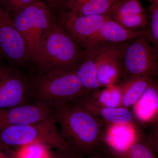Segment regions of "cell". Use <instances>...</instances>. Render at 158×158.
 Returning a JSON list of instances; mask_svg holds the SVG:
<instances>
[{"mask_svg": "<svg viewBox=\"0 0 158 158\" xmlns=\"http://www.w3.org/2000/svg\"><path fill=\"white\" fill-rule=\"evenodd\" d=\"M53 114L61 135L74 152L85 157L98 152L107 126L102 119L81 102L55 108Z\"/></svg>", "mask_w": 158, "mask_h": 158, "instance_id": "6da1fadb", "label": "cell"}, {"mask_svg": "<svg viewBox=\"0 0 158 158\" xmlns=\"http://www.w3.org/2000/svg\"><path fill=\"white\" fill-rule=\"evenodd\" d=\"M85 49L63 30L56 17L31 64L35 69V73L74 71Z\"/></svg>", "mask_w": 158, "mask_h": 158, "instance_id": "7a4b0ae2", "label": "cell"}, {"mask_svg": "<svg viewBox=\"0 0 158 158\" xmlns=\"http://www.w3.org/2000/svg\"><path fill=\"white\" fill-rule=\"evenodd\" d=\"M31 77L32 103L54 109L90 95L74 71L35 73Z\"/></svg>", "mask_w": 158, "mask_h": 158, "instance_id": "3957f363", "label": "cell"}, {"mask_svg": "<svg viewBox=\"0 0 158 158\" xmlns=\"http://www.w3.org/2000/svg\"><path fill=\"white\" fill-rule=\"evenodd\" d=\"M32 144H42L56 151L74 152L61 135L53 113L42 121L11 127L0 131V147L5 149Z\"/></svg>", "mask_w": 158, "mask_h": 158, "instance_id": "277c9868", "label": "cell"}, {"mask_svg": "<svg viewBox=\"0 0 158 158\" xmlns=\"http://www.w3.org/2000/svg\"><path fill=\"white\" fill-rule=\"evenodd\" d=\"M43 0L24 8L12 15L15 25L25 40L31 64L46 34L56 16Z\"/></svg>", "mask_w": 158, "mask_h": 158, "instance_id": "5b68a950", "label": "cell"}, {"mask_svg": "<svg viewBox=\"0 0 158 158\" xmlns=\"http://www.w3.org/2000/svg\"><path fill=\"white\" fill-rule=\"evenodd\" d=\"M122 63V82L140 77H156L158 73V49L146 35L137 37L123 44Z\"/></svg>", "mask_w": 158, "mask_h": 158, "instance_id": "8992f818", "label": "cell"}, {"mask_svg": "<svg viewBox=\"0 0 158 158\" xmlns=\"http://www.w3.org/2000/svg\"><path fill=\"white\" fill-rule=\"evenodd\" d=\"M0 55L9 65L20 69L31 64L25 40L15 25L12 14L0 0Z\"/></svg>", "mask_w": 158, "mask_h": 158, "instance_id": "52a82bcc", "label": "cell"}, {"mask_svg": "<svg viewBox=\"0 0 158 158\" xmlns=\"http://www.w3.org/2000/svg\"><path fill=\"white\" fill-rule=\"evenodd\" d=\"M31 75L0 62V109L32 103Z\"/></svg>", "mask_w": 158, "mask_h": 158, "instance_id": "ba28073f", "label": "cell"}, {"mask_svg": "<svg viewBox=\"0 0 158 158\" xmlns=\"http://www.w3.org/2000/svg\"><path fill=\"white\" fill-rule=\"evenodd\" d=\"M123 44L99 43L87 47L92 50L95 56L97 78L102 88L118 85L122 81Z\"/></svg>", "mask_w": 158, "mask_h": 158, "instance_id": "9c48e42d", "label": "cell"}, {"mask_svg": "<svg viewBox=\"0 0 158 158\" xmlns=\"http://www.w3.org/2000/svg\"><path fill=\"white\" fill-rule=\"evenodd\" d=\"M57 21L61 27L84 49L90 38L102 27L108 15H81L74 11L59 10Z\"/></svg>", "mask_w": 158, "mask_h": 158, "instance_id": "30bf717a", "label": "cell"}, {"mask_svg": "<svg viewBox=\"0 0 158 158\" xmlns=\"http://www.w3.org/2000/svg\"><path fill=\"white\" fill-rule=\"evenodd\" d=\"M53 110L34 103L0 109V131L11 127L42 121L51 116Z\"/></svg>", "mask_w": 158, "mask_h": 158, "instance_id": "8fae6325", "label": "cell"}, {"mask_svg": "<svg viewBox=\"0 0 158 158\" xmlns=\"http://www.w3.org/2000/svg\"><path fill=\"white\" fill-rule=\"evenodd\" d=\"M116 22L130 30H146L148 24L147 11L139 0H118L110 14Z\"/></svg>", "mask_w": 158, "mask_h": 158, "instance_id": "7c38bea8", "label": "cell"}, {"mask_svg": "<svg viewBox=\"0 0 158 158\" xmlns=\"http://www.w3.org/2000/svg\"><path fill=\"white\" fill-rule=\"evenodd\" d=\"M146 34L145 30L135 31L129 30L109 17L98 32L89 40L87 47L99 43H124Z\"/></svg>", "mask_w": 158, "mask_h": 158, "instance_id": "4fadbf2b", "label": "cell"}, {"mask_svg": "<svg viewBox=\"0 0 158 158\" xmlns=\"http://www.w3.org/2000/svg\"><path fill=\"white\" fill-rule=\"evenodd\" d=\"M74 72L83 87L90 95L102 88L97 78L95 56L90 48L85 49L81 60Z\"/></svg>", "mask_w": 158, "mask_h": 158, "instance_id": "5bb4252c", "label": "cell"}, {"mask_svg": "<svg viewBox=\"0 0 158 158\" xmlns=\"http://www.w3.org/2000/svg\"><path fill=\"white\" fill-rule=\"evenodd\" d=\"M118 0H62L61 10L74 11L81 15H110Z\"/></svg>", "mask_w": 158, "mask_h": 158, "instance_id": "9a60e30c", "label": "cell"}, {"mask_svg": "<svg viewBox=\"0 0 158 158\" xmlns=\"http://www.w3.org/2000/svg\"><path fill=\"white\" fill-rule=\"evenodd\" d=\"M93 114L102 119L107 125L136 124L133 113L124 107L105 108L98 106L86 99L80 101Z\"/></svg>", "mask_w": 158, "mask_h": 158, "instance_id": "2e32d148", "label": "cell"}, {"mask_svg": "<svg viewBox=\"0 0 158 158\" xmlns=\"http://www.w3.org/2000/svg\"><path fill=\"white\" fill-rule=\"evenodd\" d=\"M158 85L154 80L133 106L134 116L141 121H150L156 118L158 113Z\"/></svg>", "mask_w": 158, "mask_h": 158, "instance_id": "e0dca14e", "label": "cell"}, {"mask_svg": "<svg viewBox=\"0 0 158 158\" xmlns=\"http://www.w3.org/2000/svg\"><path fill=\"white\" fill-rule=\"evenodd\" d=\"M139 135L136 124L107 125L104 141L110 145L109 148L118 150L120 143L126 144L128 148Z\"/></svg>", "mask_w": 158, "mask_h": 158, "instance_id": "ac0fdd59", "label": "cell"}, {"mask_svg": "<svg viewBox=\"0 0 158 158\" xmlns=\"http://www.w3.org/2000/svg\"><path fill=\"white\" fill-rule=\"evenodd\" d=\"M154 81L152 77H143L120 83L123 91L122 106L128 109L133 106Z\"/></svg>", "mask_w": 158, "mask_h": 158, "instance_id": "d6986e66", "label": "cell"}, {"mask_svg": "<svg viewBox=\"0 0 158 158\" xmlns=\"http://www.w3.org/2000/svg\"><path fill=\"white\" fill-rule=\"evenodd\" d=\"M154 148L144 137L139 135L126 149L115 150L109 148L110 158H156Z\"/></svg>", "mask_w": 158, "mask_h": 158, "instance_id": "ffe728a7", "label": "cell"}, {"mask_svg": "<svg viewBox=\"0 0 158 158\" xmlns=\"http://www.w3.org/2000/svg\"><path fill=\"white\" fill-rule=\"evenodd\" d=\"M123 91L120 84L101 88L92 93L86 100L98 106L105 108L121 107Z\"/></svg>", "mask_w": 158, "mask_h": 158, "instance_id": "44dd1931", "label": "cell"}, {"mask_svg": "<svg viewBox=\"0 0 158 158\" xmlns=\"http://www.w3.org/2000/svg\"><path fill=\"white\" fill-rule=\"evenodd\" d=\"M148 24L146 37L156 48L158 49V1L151 3L147 9Z\"/></svg>", "mask_w": 158, "mask_h": 158, "instance_id": "7402d4cb", "label": "cell"}, {"mask_svg": "<svg viewBox=\"0 0 158 158\" xmlns=\"http://www.w3.org/2000/svg\"><path fill=\"white\" fill-rule=\"evenodd\" d=\"M50 148L40 144H32L20 148L15 152V158H48Z\"/></svg>", "mask_w": 158, "mask_h": 158, "instance_id": "603a6c76", "label": "cell"}, {"mask_svg": "<svg viewBox=\"0 0 158 158\" xmlns=\"http://www.w3.org/2000/svg\"><path fill=\"white\" fill-rule=\"evenodd\" d=\"M6 9L12 15L25 7L27 0H2Z\"/></svg>", "mask_w": 158, "mask_h": 158, "instance_id": "cb8c5ba5", "label": "cell"}, {"mask_svg": "<svg viewBox=\"0 0 158 158\" xmlns=\"http://www.w3.org/2000/svg\"><path fill=\"white\" fill-rule=\"evenodd\" d=\"M87 157L78 155L72 152L56 151L55 152L52 153L48 158H86Z\"/></svg>", "mask_w": 158, "mask_h": 158, "instance_id": "d4e9b609", "label": "cell"}, {"mask_svg": "<svg viewBox=\"0 0 158 158\" xmlns=\"http://www.w3.org/2000/svg\"><path fill=\"white\" fill-rule=\"evenodd\" d=\"M8 149L0 147V158H15L14 152L11 151V153H8Z\"/></svg>", "mask_w": 158, "mask_h": 158, "instance_id": "484cf974", "label": "cell"}, {"mask_svg": "<svg viewBox=\"0 0 158 158\" xmlns=\"http://www.w3.org/2000/svg\"><path fill=\"white\" fill-rule=\"evenodd\" d=\"M53 9L59 10L61 7V0H43Z\"/></svg>", "mask_w": 158, "mask_h": 158, "instance_id": "4316f807", "label": "cell"}, {"mask_svg": "<svg viewBox=\"0 0 158 158\" xmlns=\"http://www.w3.org/2000/svg\"><path fill=\"white\" fill-rule=\"evenodd\" d=\"M86 158H110L109 155L104 154L101 153L97 152L92 155L89 156Z\"/></svg>", "mask_w": 158, "mask_h": 158, "instance_id": "83f0119b", "label": "cell"}, {"mask_svg": "<svg viewBox=\"0 0 158 158\" xmlns=\"http://www.w3.org/2000/svg\"><path fill=\"white\" fill-rule=\"evenodd\" d=\"M146 1H148V2H150L151 3H152L155 2V1H158V0H146Z\"/></svg>", "mask_w": 158, "mask_h": 158, "instance_id": "f1b7e54d", "label": "cell"}, {"mask_svg": "<svg viewBox=\"0 0 158 158\" xmlns=\"http://www.w3.org/2000/svg\"><path fill=\"white\" fill-rule=\"evenodd\" d=\"M2 59L1 55H0V62H2Z\"/></svg>", "mask_w": 158, "mask_h": 158, "instance_id": "f546056e", "label": "cell"}]
</instances>
